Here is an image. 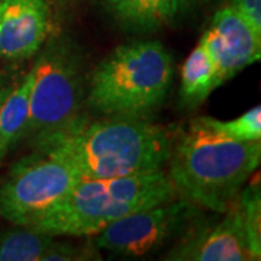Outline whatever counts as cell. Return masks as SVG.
<instances>
[{
	"instance_id": "6da1fadb",
	"label": "cell",
	"mask_w": 261,
	"mask_h": 261,
	"mask_svg": "<svg viewBox=\"0 0 261 261\" xmlns=\"http://www.w3.org/2000/svg\"><path fill=\"white\" fill-rule=\"evenodd\" d=\"M173 140L160 125L140 118L112 116L84 122L35 142V148L64 160L82 178H109L160 171L167 164Z\"/></svg>"
},
{
	"instance_id": "7a4b0ae2",
	"label": "cell",
	"mask_w": 261,
	"mask_h": 261,
	"mask_svg": "<svg viewBox=\"0 0 261 261\" xmlns=\"http://www.w3.org/2000/svg\"><path fill=\"white\" fill-rule=\"evenodd\" d=\"M260 160L261 141L233 140L197 118L173 142L168 177L181 199L225 214Z\"/></svg>"
},
{
	"instance_id": "3957f363",
	"label": "cell",
	"mask_w": 261,
	"mask_h": 261,
	"mask_svg": "<svg viewBox=\"0 0 261 261\" xmlns=\"http://www.w3.org/2000/svg\"><path fill=\"white\" fill-rule=\"evenodd\" d=\"M163 170L109 178H82L79 185L29 228L53 237H90L122 216L176 199Z\"/></svg>"
},
{
	"instance_id": "277c9868",
	"label": "cell",
	"mask_w": 261,
	"mask_h": 261,
	"mask_svg": "<svg viewBox=\"0 0 261 261\" xmlns=\"http://www.w3.org/2000/svg\"><path fill=\"white\" fill-rule=\"evenodd\" d=\"M173 75V60L161 42L125 44L96 67L87 102L105 115L140 118L163 105Z\"/></svg>"
},
{
	"instance_id": "5b68a950",
	"label": "cell",
	"mask_w": 261,
	"mask_h": 261,
	"mask_svg": "<svg viewBox=\"0 0 261 261\" xmlns=\"http://www.w3.org/2000/svg\"><path fill=\"white\" fill-rule=\"evenodd\" d=\"M82 176L64 160L37 149L16 161L0 183V216L31 226L60 203Z\"/></svg>"
},
{
	"instance_id": "8992f818",
	"label": "cell",
	"mask_w": 261,
	"mask_h": 261,
	"mask_svg": "<svg viewBox=\"0 0 261 261\" xmlns=\"http://www.w3.org/2000/svg\"><path fill=\"white\" fill-rule=\"evenodd\" d=\"M80 77L77 64L64 48L53 45L32 67L27 137L34 144L79 119Z\"/></svg>"
},
{
	"instance_id": "52a82bcc",
	"label": "cell",
	"mask_w": 261,
	"mask_h": 261,
	"mask_svg": "<svg viewBox=\"0 0 261 261\" xmlns=\"http://www.w3.org/2000/svg\"><path fill=\"white\" fill-rule=\"evenodd\" d=\"M196 207L176 197L130 212L96 233L94 247L121 258L152 255L180 240L195 225Z\"/></svg>"
},
{
	"instance_id": "ba28073f",
	"label": "cell",
	"mask_w": 261,
	"mask_h": 261,
	"mask_svg": "<svg viewBox=\"0 0 261 261\" xmlns=\"http://www.w3.org/2000/svg\"><path fill=\"white\" fill-rule=\"evenodd\" d=\"M199 42L212 58L221 84L258 61L261 56V35L231 5L215 13Z\"/></svg>"
},
{
	"instance_id": "9c48e42d",
	"label": "cell",
	"mask_w": 261,
	"mask_h": 261,
	"mask_svg": "<svg viewBox=\"0 0 261 261\" xmlns=\"http://www.w3.org/2000/svg\"><path fill=\"white\" fill-rule=\"evenodd\" d=\"M215 225H193L166 254L171 261H250L248 238L237 200Z\"/></svg>"
},
{
	"instance_id": "30bf717a",
	"label": "cell",
	"mask_w": 261,
	"mask_h": 261,
	"mask_svg": "<svg viewBox=\"0 0 261 261\" xmlns=\"http://www.w3.org/2000/svg\"><path fill=\"white\" fill-rule=\"evenodd\" d=\"M51 29L48 0H0V58L20 63L39 53Z\"/></svg>"
},
{
	"instance_id": "8fae6325",
	"label": "cell",
	"mask_w": 261,
	"mask_h": 261,
	"mask_svg": "<svg viewBox=\"0 0 261 261\" xmlns=\"http://www.w3.org/2000/svg\"><path fill=\"white\" fill-rule=\"evenodd\" d=\"M94 250L58 241L57 237L29 226L0 229V261L97 260Z\"/></svg>"
},
{
	"instance_id": "7c38bea8",
	"label": "cell",
	"mask_w": 261,
	"mask_h": 261,
	"mask_svg": "<svg viewBox=\"0 0 261 261\" xmlns=\"http://www.w3.org/2000/svg\"><path fill=\"white\" fill-rule=\"evenodd\" d=\"M32 70L13 84L0 108V161L19 141L27 137Z\"/></svg>"
},
{
	"instance_id": "4fadbf2b",
	"label": "cell",
	"mask_w": 261,
	"mask_h": 261,
	"mask_svg": "<svg viewBox=\"0 0 261 261\" xmlns=\"http://www.w3.org/2000/svg\"><path fill=\"white\" fill-rule=\"evenodd\" d=\"M105 6L126 28L154 31L176 15L174 0H103Z\"/></svg>"
},
{
	"instance_id": "5bb4252c",
	"label": "cell",
	"mask_w": 261,
	"mask_h": 261,
	"mask_svg": "<svg viewBox=\"0 0 261 261\" xmlns=\"http://www.w3.org/2000/svg\"><path fill=\"white\" fill-rule=\"evenodd\" d=\"M219 86L221 83L214 61L207 54L206 48L199 42L186 58L181 70V103L187 108L199 106Z\"/></svg>"
},
{
	"instance_id": "9a60e30c",
	"label": "cell",
	"mask_w": 261,
	"mask_h": 261,
	"mask_svg": "<svg viewBox=\"0 0 261 261\" xmlns=\"http://www.w3.org/2000/svg\"><path fill=\"white\" fill-rule=\"evenodd\" d=\"M237 203L241 212L244 228L248 238V245L252 260H260L261 255V195L260 185L251 183L243 189L237 197Z\"/></svg>"
},
{
	"instance_id": "2e32d148",
	"label": "cell",
	"mask_w": 261,
	"mask_h": 261,
	"mask_svg": "<svg viewBox=\"0 0 261 261\" xmlns=\"http://www.w3.org/2000/svg\"><path fill=\"white\" fill-rule=\"evenodd\" d=\"M202 119L215 130L229 138L238 141H261V108L255 106L248 112L232 121H219L211 116H202Z\"/></svg>"
},
{
	"instance_id": "e0dca14e",
	"label": "cell",
	"mask_w": 261,
	"mask_h": 261,
	"mask_svg": "<svg viewBox=\"0 0 261 261\" xmlns=\"http://www.w3.org/2000/svg\"><path fill=\"white\" fill-rule=\"evenodd\" d=\"M231 6L261 35V0H232Z\"/></svg>"
},
{
	"instance_id": "ac0fdd59",
	"label": "cell",
	"mask_w": 261,
	"mask_h": 261,
	"mask_svg": "<svg viewBox=\"0 0 261 261\" xmlns=\"http://www.w3.org/2000/svg\"><path fill=\"white\" fill-rule=\"evenodd\" d=\"M13 84H15V82H12L8 77H3V75L0 77V108H2V105L5 102L6 96H8L10 90H12Z\"/></svg>"
},
{
	"instance_id": "d6986e66",
	"label": "cell",
	"mask_w": 261,
	"mask_h": 261,
	"mask_svg": "<svg viewBox=\"0 0 261 261\" xmlns=\"http://www.w3.org/2000/svg\"><path fill=\"white\" fill-rule=\"evenodd\" d=\"M202 2L205 0H174V5H176V13H181V12H186V10L195 8L197 5H200Z\"/></svg>"
}]
</instances>
